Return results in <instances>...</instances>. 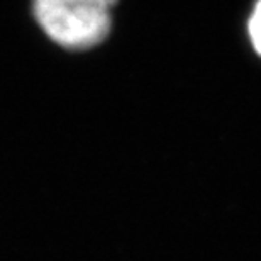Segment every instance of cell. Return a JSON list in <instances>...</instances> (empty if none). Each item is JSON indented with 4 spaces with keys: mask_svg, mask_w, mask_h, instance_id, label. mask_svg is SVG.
Returning a JSON list of instances; mask_svg holds the SVG:
<instances>
[{
    "mask_svg": "<svg viewBox=\"0 0 261 261\" xmlns=\"http://www.w3.org/2000/svg\"><path fill=\"white\" fill-rule=\"evenodd\" d=\"M117 0H33L46 36L68 49H87L109 34Z\"/></svg>",
    "mask_w": 261,
    "mask_h": 261,
    "instance_id": "6da1fadb",
    "label": "cell"
},
{
    "mask_svg": "<svg viewBox=\"0 0 261 261\" xmlns=\"http://www.w3.org/2000/svg\"><path fill=\"white\" fill-rule=\"evenodd\" d=\"M248 33L251 39L253 48L261 56V0H258L253 7V12L248 20Z\"/></svg>",
    "mask_w": 261,
    "mask_h": 261,
    "instance_id": "7a4b0ae2",
    "label": "cell"
}]
</instances>
